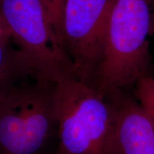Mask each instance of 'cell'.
Returning <instances> with one entry per match:
<instances>
[{
    "label": "cell",
    "mask_w": 154,
    "mask_h": 154,
    "mask_svg": "<svg viewBox=\"0 0 154 154\" xmlns=\"http://www.w3.org/2000/svg\"><path fill=\"white\" fill-rule=\"evenodd\" d=\"M64 1L65 0H41L59 35L60 33L61 17H62Z\"/></svg>",
    "instance_id": "obj_9"
},
{
    "label": "cell",
    "mask_w": 154,
    "mask_h": 154,
    "mask_svg": "<svg viewBox=\"0 0 154 154\" xmlns=\"http://www.w3.org/2000/svg\"><path fill=\"white\" fill-rule=\"evenodd\" d=\"M56 154H112L113 109L109 100L76 79L56 83Z\"/></svg>",
    "instance_id": "obj_3"
},
{
    "label": "cell",
    "mask_w": 154,
    "mask_h": 154,
    "mask_svg": "<svg viewBox=\"0 0 154 154\" xmlns=\"http://www.w3.org/2000/svg\"><path fill=\"white\" fill-rule=\"evenodd\" d=\"M0 14L16 47L44 78L78 79L76 70L41 0H0Z\"/></svg>",
    "instance_id": "obj_4"
},
{
    "label": "cell",
    "mask_w": 154,
    "mask_h": 154,
    "mask_svg": "<svg viewBox=\"0 0 154 154\" xmlns=\"http://www.w3.org/2000/svg\"><path fill=\"white\" fill-rule=\"evenodd\" d=\"M42 154H56L55 153V152H54V151H53V152H49V151H46V152H44V153H42Z\"/></svg>",
    "instance_id": "obj_11"
},
{
    "label": "cell",
    "mask_w": 154,
    "mask_h": 154,
    "mask_svg": "<svg viewBox=\"0 0 154 154\" xmlns=\"http://www.w3.org/2000/svg\"><path fill=\"white\" fill-rule=\"evenodd\" d=\"M11 40L10 29L2 16L0 14V44L7 43Z\"/></svg>",
    "instance_id": "obj_10"
},
{
    "label": "cell",
    "mask_w": 154,
    "mask_h": 154,
    "mask_svg": "<svg viewBox=\"0 0 154 154\" xmlns=\"http://www.w3.org/2000/svg\"><path fill=\"white\" fill-rule=\"evenodd\" d=\"M113 0H65L60 38L79 80L91 86Z\"/></svg>",
    "instance_id": "obj_5"
},
{
    "label": "cell",
    "mask_w": 154,
    "mask_h": 154,
    "mask_svg": "<svg viewBox=\"0 0 154 154\" xmlns=\"http://www.w3.org/2000/svg\"><path fill=\"white\" fill-rule=\"evenodd\" d=\"M153 30L154 0H113L92 87L105 96L153 76Z\"/></svg>",
    "instance_id": "obj_1"
},
{
    "label": "cell",
    "mask_w": 154,
    "mask_h": 154,
    "mask_svg": "<svg viewBox=\"0 0 154 154\" xmlns=\"http://www.w3.org/2000/svg\"><path fill=\"white\" fill-rule=\"evenodd\" d=\"M105 96L113 109L112 154H154V126L136 98L124 88Z\"/></svg>",
    "instance_id": "obj_6"
},
{
    "label": "cell",
    "mask_w": 154,
    "mask_h": 154,
    "mask_svg": "<svg viewBox=\"0 0 154 154\" xmlns=\"http://www.w3.org/2000/svg\"><path fill=\"white\" fill-rule=\"evenodd\" d=\"M11 42L12 40L0 44V98L26 77L34 76L45 79Z\"/></svg>",
    "instance_id": "obj_7"
},
{
    "label": "cell",
    "mask_w": 154,
    "mask_h": 154,
    "mask_svg": "<svg viewBox=\"0 0 154 154\" xmlns=\"http://www.w3.org/2000/svg\"><path fill=\"white\" fill-rule=\"evenodd\" d=\"M56 83L20 80L0 98V154H42L57 137Z\"/></svg>",
    "instance_id": "obj_2"
},
{
    "label": "cell",
    "mask_w": 154,
    "mask_h": 154,
    "mask_svg": "<svg viewBox=\"0 0 154 154\" xmlns=\"http://www.w3.org/2000/svg\"><path fill=\"white\" fill-rule=\"evenodd\" d=\"M153 77H154V76H153Z\"/></svg>",
    "instance_id": "obj_12"
},
{
    "label": "cell",
    "mask_w": 154,
    "mask_h": 154,
    "mask_svg": "<svg viewBox=\"0 0 154 154\" xmlns=\"http://www.w3.org/2000/svg\"><path fill=\"white\" fill-rule=\"evenodd\" d=\"M135 98L154 126V77L141 78L135 84Z\"/></svg>",
    "instance_id": "obj_8"
}]
</instances>
